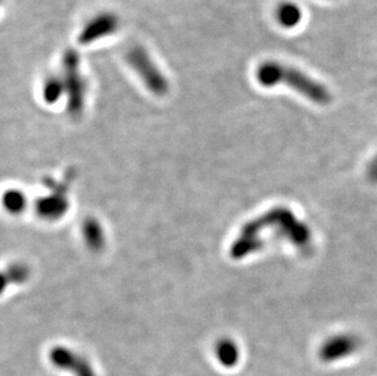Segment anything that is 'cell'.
Wrapping results in <instances>:
<instances>
[{"instance_id": "1", "label": "cell", "mask_w": 377, "mask_h": 376, "mask_svg": "<svg viewBox=\"0 0 377 376\" xmlns=\"http://www.w3.org/2000/svg\"><path fill=\"white\" fill-rule=\"evenodd\" d=\"M276 241H286L299 250H309L313 236L309 227L291 209L274 208L240 229L230 247V255L235 260L245 259Z\"/></svg>"}, {"instance_id": "2", "label": "cell", "mask_w": 377, "mask_h": 376, "mask_svg": "<svg viewBox=\"0 0 377 376\" xmlns=\"http://www.w3.org/2000/svg\"><path fill=\"white\" fill-rule=\"evenodd\" d=\"M256 79L260 85L264 87L287 86L319 105H327L332 100V95L326 86L314 80L306 72L286 64L278 62H264L256 70Z\"/></svg>"}, {"instance_id": "3", "label": "cell", "mask_w": 377, "mask_h": 376, "mask_svg": "<svg viewBox=\"0 0 377 376\" xmlns=\"http://www.w3.org/2000/svg\"><path fill=\"white\" fill-rule=\"evenodd\" d=\"M71 181L60 184L57 181H46L47 187L52 192L39 198L36 203V212L38 215L48 221L59 220L69 210V184Z\"/></svg>"}, {"instance_id": "4", "label": "cell", "mask_w": 377, "mask_h": 376, "mask_svg": "<svg viewBox=\"0 0 377 376\" xmlns=\"http://www.w3.org/2000/svg\"><path fill=\"white\" fill-rule=\"evenodd\" d=\"M49 359L54 367L71 372L72 376H98L90 361L71 348L64 346L52 348Z\"/></svg>"}, {"instance_id": "5", "label": "cell", "mask_w": 377, "mask_h": 376, "mask_svg": "<svg viewBox=\"0 0 377 376\" xmlns=\"http://www.w3.org/2000/svg\"><path fill=\"white\" fill-rule=\"evenodd\" d=\"M359 347V340L352 335H337L322 344L320 358L325 362H335L355 352Z\"/></svg>"}, {"instance_id": "6", "label": "cell", "mask_w": 377, "mask_h": 376, "mask_svg": "<svg viewBox=\"0 0 377 376\" xmlns=\"http://www.w3.org/2000/svg\"><path fill=\"white\" fill-rule=\"evenodd\" d=\"M82 234L85 239V243L90 247V250L95 252H100L103 250L105 246V235L100 221L95 219H85L82 226Z\"/></svg>"}, {"instance_id": "7", "label": "cell", "mask_w": 377, "mask_h": 376, "mask_svg": "<svg viewBox=\"0 0 377 376\" xmlns=\"http://www.w3.org/2000/svg\"><path fill=\"white\" fill-rule=\"evenodd\" d=\"M302 18V10L294 3H289V1L281 3L276 9V19L278 24L286 29H293L298 26Z\"/></svg>"}, {"instance_id": "8", "label": "cell", "mask_w": 377, "mask_h": 376, "mask_svg": "<svg viewBox=\"0 0 377 376\" xmlns=\"http://www.w3.org/2000/svg\"><path fill=\"white\" fill-rule=\"evenodd\" d=\"M217 361L222 367H235L240 358V351L237 344L230 339H222L219 341L215 347Z\"/></svg>"}, {"instance_id": "9", "label": "cell", "mask_w": 377, "mask_h": 376, "mask_svg": "<svg viewBox=\"0 0 377 376\" xmlns=\"http://www.w3.org/2000/svg\"><path fill=\"white\" fill-rule=\"evenodd\" d=\"M1 203H3L5 210L10 214H14V215L24 213L25 209L27 207L26 196L20 189H8L3 194Z\"/></svg>"}, {"instance_id": "10", "label": "cell", "mask_w": 377, "mask_h": 376, "mask_svg": "<svg viewBox=\"0 0 377 376\" xmlns=\"http://www.w3.org/2000/svg\"><path fill=\"white\" fill-rule=\"evenodd\" d=\"M11 285V281H10L9 275L5 271H0V295L8 288V286Z\"/></svg>"}, {"instance_id": "11", "label": "cell", "mask_w": 377, "mask_h": 376, "mask_svg": "<svg viewBox=\"0 0 377 376\" xmlns=\"http://www.w3.org/2000/svg\"><path fill=\"white\" fill-rule=\"evenodd\" d=\"M369 179L377 184V156L373 160L368 170Z\"/></svg>"}]
</instances>
